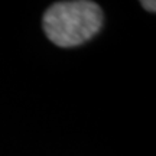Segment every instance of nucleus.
I'll use <instances>...</instances> for the list:
<instances>
[{
	"mask_svg": "<svg viewBox=\"0 0 156 156\" xmlns=\"http://www.w3.org/2000/svg\"><path fill=\"white\" fill-rule=\"evenodd\" d=\"M42 25L51 42L62 48L77 46L100 30L103 12L88 0L58 2L45 12Z\"/></svg>",
	"mask_w": 156,
	"mask_h": 156,
	"instance_id": "1",
	"label": "nucleus"
},
{
	"mask_svg": "<svg viewBox=\"0 0 156 156\" xmlns=\"http://www.w3.org/2000/svg\"><path fill=\"white\" fill-rule=\"evenodd\" d=\"M142 6H143V7H145L146 10H151V12H155L156 10V3L155 2H146V0H143V2H142Z\"/></svg>",
	"mask_w": 156,
	"mask_h": 156,
	"instance_id": "2",
	"label": "nucleus"
}]
</instances>
